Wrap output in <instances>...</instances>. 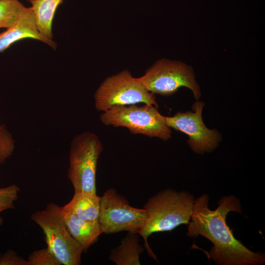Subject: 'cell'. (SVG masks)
I'll return each instance as SVG.
<instances>
[{"mask_svg": "<svg viewBox=\"0 0 265 265\" xmlns=\"http://www.w3.org/2000/svg\"><path fill=\"white\" fill-rule=\"evenodd\" d=\"M100 199L101 197L96 193L75 192L71 200L62 208L81 219L97 221L99 215Z\"/></svg>", "mask_w": 265, "mask_h": 265, "instance_id": "12", "label": "cell"}, {"mask_svg": "<svg viewBox=\"0 0 265 265\" xmlns=\"http://www.w3.org/2000/svg\"><path fill=\"white\" fill-rule=\"evenodd\" d=\"M138 234L129 233L110 252L109 260L117 265H139L144 248L138 243Z\"/></svg>", "mask_w": 265, "mask_h": 265, "instance_id": "14", "label": "cell"}, {"mask_svg": "<svg viewBox=\"0 0 265 265\" xmlns=\"http://www.w3.org/2000/svg\"><path fill=\"white\" fill-rule=\"evenodd\" d=\"M94 100L96 109L103 112L113 106L138 103L158 107L154 94L147 91L127 70L106 79L97 89Z\"/></svg>", "mask_w": 265, "mask_h": 265, "instance_id": "7", "label": "cell"}, {"mask_svg": "<svg viewBox=\"0 0 265 265\" xmlns=\"http://www.w3.org/2000/svg\"><path fill=\"white\" fill-rule=\"evenodd\" d=\"M64 224L71 236L86 251L98 239L102 234L98 221L81 219L73 214L64 211L61 207Z\"/></svg>", "mask_w": 265, "mask_h": 265, "instance_id": "11", "label": "cell"}, {"mask_svg": "<svg viewBox=\"0 0 265 265\" xmlns=\"http://www.w3.org/2000/svg\"><path fill=\"white\" fill-rule=\"evenodd\" d=\"M0 265H28L27 260L19 256L12 250H8L1 256Z\"/></svg>", "mask_w": 265, "mask_h": 265, "instance_id": "19", "label": "cell"}, {"mask_svg": "<svg viewBox=\"0 0 265 265\" xmlns=\"http://www.w3.org/2000/svg\"><path fill=\"white\" fill-rule=\"evenodd\" d=\"M30 218L43 230L47 247L64 265H79L84 251L71 236L62 216L61 207L48 204L46 208L33 212Z\"/></svg>", "mask_w": 265, "mask_h": 265, "instance_id": "5", "label": "cell"}, {"mask_svg": "<svg viewBox=\"0 0 265 265\" xmlns=\"http://www.w3.org/2000/svg\"><path fill=\"white\" fill-rule=\"evenodd\" d=\"M19 187L15 184L0 188V213L3 211L14 209V203L18 199ZM3 220L0 215V226Z\"/></svg>", "mask_w": 265, "mask_h": 265, "instance_id": "17", "label": "cell"}, {"mask_svg": "<svg viewBox=\"0 0 265 265\" xmlns=\"http://www.w3.org/2000/svg\"><path fill=\"white\" fill-rule=\"evenodd\" d=\"M30 3L35 22L40 33L53 40V22L58 6L63 0H28Z\"/></svg>", "mask_w": 265, "mask_h": 265, "instance_id": "13", "label": "cell"}, {"mask_svg": "<svg viewBox=\"0 0 265 265\" xmlns=\"http://www.w3.org/2000/svg\"><path fill=\"white\" fill-rule=\"evenodd\" d=\"M209 197L203 194L194 200L186 235L205 237L213 244L207 254L218 265H257L265 263V255L254 252L245 247L234 236L226 223L229 212L241 213L239 200L233 195L223 196L218 208L211 210Z\"/></svg>", "mask_w": 265, "mask_h": 265, "instance_id": "1", "label": "cell"}, {"mask_svg": "<svg viewBox=\"0 0 265 265\" xmlns=\"http://www.w3.org/2000/svg\"><path fill=\"white\" fill-rule=\"evenodd\" d=\"M146 217L144 209L130 206L127 199L114 188L107 189L101 197L98 221L102 233L127 231L139 234Z\"/></svg>", "mask_w": 265, "mask_h": 265, "instance_id": "8", "label": "cell"}, {"mask_svg": "<svg viewBox=\"0 0 265 265\" xmlns=\"http://www.w3.org/2000/svg\"><path fill=\"white\" fill-rule=\"evenodd\" d=\"M26 8L19 0H0V28L11 27Z\"/></svg>", "mask_w": 265, "mask_h": 265, "instance_id": "15", "label": "cell"}, {"mask_svg": "<svg viewBox=\"0 0 265 265\" xmlns=\"http://www.w3.org/2000/svg\"><path fill=\"white\" fill-rule=\"evenodd\" d=\"M136 80L149 92L169 96L181 87L189 88L196 100L201 97L200 87L192 68L179 61L162 59L149 68Z\"/></svg>", "mask_w": 265, "mask_h": 265, "instance_id": "6", "label": "cell"}, {"mask_svg": "<svg viewBox=\"0 0 265 265\" xmlns=\"http://www.w3.org/2000/svg\"><path fill=\"white\" fill-rule=\"evenodd\" d=\"M194 200L188 192L166 189L151 197L144 204L147 217L139 235L143 238L147 251L153 259L157 260L148 243V238L153 233L171 231L180 225L187 224Z\"/></svg>", "mask_w": 265, "mask_h": 265, "instance_id": "2", "label": "cell"}, {"mask_svg": "<svg viewBox=\"0 0 265 265\" xmlns=\"http://www.w3.org/2000/svg\"><path fill=\"white\" fill-rule=\"evenodd\" d=\"M157 108L147 104L115 106L104 111L100 119L106 126L126 127L132 134L158 137L166 141L171 137V128L167 125L165 116Z\"/></svg>", "mask_w": 265, "mask_h": 265, "instance_id": "4", "label": "cell"}, {"mask_svg": "<svg viewBox=\"0 0 265 265\" xmlns=\"http://www.w3.org/2000/svg\"><path fill=\"white\" fill-rule=\"evenodd\" d=\"M25 38L38 40L53 50H55L57 46L53 40L46 38L40 33L30 7H27L14 25L0 33V53L4 52L15 42Z\"/></svg>", "mask_w": 265, "mask_h": 265, "instance_id": "10", "label": "cell"}, {"mask_svg": "<svg viewBox=\"0 0 265 265\" xmlns=\"http://www.w3.org/2000/svg\"><path fill=\"white\" fill-rule=\"evenodd\" d=\"M15 142L6 126L0 119V164L4 163L12 156Z\"/></svg>", "mask_w": 265, "mask_h": 265, "instance_id": "16", "label": "cell"}, {"mask_svg": "<svg viewBox=\"0 0 265 265\" xmlns=\"http://www.w3.org/2000/svg\"><path fill=\"white\" fill-rule=\"evenodd\" d=\"M28 265H61V263L48 248L32 252L27 260Z\"/></svg>", "mask_w": 265, "mask_h": 265, "instance_id": "18", "label": "cell"}, {"mask_svg": "<svg viewBox=\"0 0 265 265\" xmlns=\"http://www.w3.org/2000/svg\"><path fill=\"white\" fill-rule=\"evenodd\" d=\"M204 103L196 102L193 105L194 112H177L172 117H165L170 128L187 134L188 144L196 153L211 152L220 141V133L215 129L210 130L203 123L202 112Z\"/></svg>", "mask_w": 265, "mask_h": 265, "instance_id": "9", "label": "cell"}, {"mask_svg": "<svg viewBox=\"0 0 265 265\" xmlns=\"http://www.w3.org/2000/svg\"><path fill=\"white\" fill-rule=\"evenodd\" d=\"M103 150L101 140L93 132H84L73 138L67 176L75 192L96 193L97 166Z\"/></svg>", "mask_w": 265, "mask_h": 265, "instance_id": "3", "label": "cell"}, {"mask_svg": "<svg viewBox=\"0 0 265 265\" xmlns=\"http://www.w3.org/2000/svg\"><path fill=\"white\" fill-rule=\"evenodd\" d=\"M1 256V255L0 254V259Z\"/></svg>", "mask_w": 265, "mask_h": 265, "instance_id": "20", "label": "cell"}]
</instances>
